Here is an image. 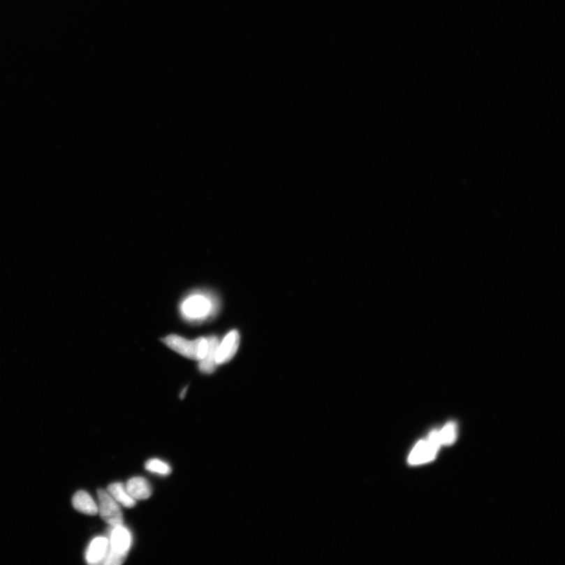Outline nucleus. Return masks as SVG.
Segmentation results:
<instances>
[{
    "label": "nucleus",
    "instance_id": "obj_8",
    "mask_svg": "<svg viewBox=\"0 0 565 565\" xmlns=\"http://www.w3.org/2000/svg\"><path fill=\"white\" fill-rule=\"evenodd\" d=\"M208 340V351L204 359L200 360L199 369L202 373L212 374L217 364H216V351L219 345V339L214 335L207 337Z\"/></svg>",
    "mask_w": 565,
    "mask_h": 565
},
{
    "label": "nucleus",
    "instance_id": "obj_13",
    "mask_svg": "<svg viewBox=\"0 0 565 565\" xmlns=\"http://www.w3.org/2000/svg\"><path fill=\"white\" fill-rule=\"evenodd\" d=\"M145 469L151 473L161 476H168L171 473V468L168 463L158 459L149 460L145 463Z\"/></svg>",
    "mask_w": 565,
    "mask_h": 565
},
{
    "label": "nucleus",
    "instance_id": "obj_7",
    "mask_svg": "<svg viewBox=\"0 0 565 565\" xmlns=\"http://www.w3.org/2000/svg\"><path fill=\"white\" fill-rule=\"evenodd\" d=\"M109 551V539L97 537L89 545L86 553V560L91 564H103Z\"/></svg>",
    "mask_w": 565,
    "mask_h": 565
},
{
    "label": "nucleus",
    "instance_id": "obj_1",
    "mask_svg": "<svg viewBox=\"0 0 565 565\" xmlns=\"http://www.w3.org/2000/svg\"><path fill=\"white\" fill-rule=\"evenodd\" d=\"M165 345L171 350L188 359L201 360L208 351L207 338H198L189 340L177 335H170L162 339Z\"/></svg>",
    "mask_w": 565,
    "mask_h": 565
},
{
    "label": "nucleus",
    "instance_id": "obj_2",
    "mask_svg": "<svg viewBox=\"0 0 565 565\" xmlns=\"http://www.w3.org/2000/svg\"><path fill=\"white\" fill-rule=\"evenodd\" d=\"M214 309L213 300L203 294L188 296L181 306L184 318L190 321L206 320L209 316L214 314Z\"/></svg>",
    "mask_w": 565,
    "mask_h": 565
},
{
    "label": "nucleus",
    "instance_id": "obj_10",
    "mask_svg": "<svg viewBox=\"0 0 565 565\" xmlns=\"http://www.w3.org/2000/svg\"><path fill=\"white\" fill-rule=\"evenodd\" d=\"M73 505L76 511L87 515H96L98 506L91 495L85 491L76 492L73 498Z\"/></svg>",
    "mask_w": 565,
    "mask_h": 565
},
{
    "label": "nucleus",
    "instance_id": "obj_12",
    "mask_svg": "<svg viewBox=\"0 0 565 565\" xmlns=\"http://www.w3.org/2000/svg\"><path fill=\"white\" fill-rule=\"evenodd\" d=\"M441 446H450L456 440L457 425L454 422L448 423L441 430H438Z\"/></svg>",
    "mask_w": 565,
    "mask_h": 565
},
{
    "label": "nucleus",
    "instance_id": "obj_3",
    "mask_svg": "<svg viewBox=\"0 0 565 565\" xmlns=\"http://www.w3.org/2000/svg\"><path fill=\"white\" fill-rule=\"evenodd\" d=\"M441 446L438 430L432 431L427 440L418 442L411 450L409 462L411 465H420L434 460Z\"/></svg>",
    "mask_w": 565,
    "mask_h": 565
},
{
    "label": "nucleus",
    "instance_id": "obj_9",
    "mask_svg": "<svg viewBox=\"0 0 565 565\" xmlns=\"http://www.w3.org/2000/svg\"><path fill=\"white\" fill-rule=\"evenodd\" d=\"M126 490L135 500L147 499L151 497L152 488L147 480L142 477L131 478L126 484Z\"/></svg>",
    "mask_w": 565,
    "mask_h": 565
},
{
    "label": "nucleus",
    "instance_id": "obj_11",
    "mask_svg": "<svg viewBox=\"0 0 565 565\" xmlns=\"http://www.w3.org/2000/svg\"><path fill=\"white\" fill-rule=\"evenodd\" d=\"M108 492L117 503L126 508H133L136 505V500L131 497L124 484L117 482L108 487Z\"/></svg>",
    "mask_w": 565,
    "mask_h": 565
},
{
    "label": "nucleus",
    "instance_id": "obj_4",
    "mask_svg": "<svg viewBox=\"0 0 565 565\" xmlns=\"http://www.w3.org/2000/svg\"><path fill=\"white\" fill-rule=\"evenodd\" d=\"M98 512L101 518L110 524L112 528L123 525L124 517L119 504L114 499L110 494L103 490L98 491Z\"/></svg>",
    "mask_w": 565,
    "mask_h": 565
},
{
    "label": "nucleus",
    "instance_id": "obj_14",
    "mask_svg": "<svg viewBox=\"0 0 565 565\" xmlns=\"http://www.w3.org/2000/svg\"><path fill=\"white\" fill-rule=\"evenodd\" d=\"M186 390H187V388H185V389H184L182 390V392H181V395H180L181 399H183L184 397H185Z\"/></svg>",
    "mask_w": 565,
    "mask_h": 565
},
{
    "label": "nucleus",
    "instance_id": "obj_6",
    "mask_svg": "<svg viewBox=\"0 0 565 565\" xmlns=\"http://www.w3.org/2000/svg\"><path fill=\"white\" fill-rule=\"evenodd\" d=\"M240 333L237 330H232L226 337L219 342L216 351V364L223 365L230 361L236 355L240 346Z\"/></svg>",
    "mask_w": 565,
    "mask_h": 565
},
{
    "label": "nucleus",
    "instance_id": "obj_5",
    "mask_svg": "<svg viewBox=\"0 0 565 565\" xmlns=\"http://www.w3.org/2000/svg\"><path fill=\"white\" fill-rule=\"evenodd\" d=\"M132 542L129 530L123 525L114 527L109 539V551L108 553L128 557Z\"/></svg>",
    "mask_w": 565,
    "mask_h": 565
}]
</instances>
